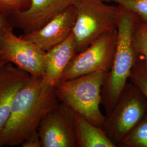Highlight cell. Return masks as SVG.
<instances>
[{
	"label": "cell",
	"instance_id": "52a82bcc",
	"mask_svg": "<svg viewBox=\"0 0 147 147\" xmlns=\"http://www.w3.org/2000/svg\"><path fill=\"white\" fill-rule=\"evenodd\" d=\"M8 22L0 30V61L10 63L32 76L43 78L46 52L36 44L16 36Z\"/></svg>",
	"mask_w": 147,
	"mask_h": 147
},
{
	"label": "cell",
	"instance_id": "44dd1931",
	"mask_svg": "<svg viewBox=\"0 0 147 147\" xmlns=\"http://www.w3.org/2000/svg\"><path fill=\"white\" fill-rule=\"evenodd\" d=\"M5 64V62H3L0 61V68H1L3 65H4Z\"/></svg>",
	"mask_w": 147,
	"mask_h": 147
},
{
	"label": "cell",
	"instance_id": "30bf717a",
	"mask_svg": "<svg viewBox=\"0 0 147 147\" xmlns=\"http://www.w3.org/2000/svg\"><path fill=\"white\" fill-rule=\"evenodd\" d=\"M76 9L71 6L55 16L40 28L20 37L36 44L44 51L65 40L72 33L76 19Z\"/></svg>",
	"mask_w": 147,
	"mask_h": 147
},
{
	"label": "cell",
	"instance_id": "7a4b0ae2",
	"mask_svg": "<svg viewBox=\"0 0 147 147\" xmlns=\"http://www.w3.org/2000/svg\"><path fill=\"white\" fill-rule=\"evenodd\" d=\"M119 8L113 61L101 89V104L104 107L106 116L113 110L127 84L136 57L133 44L136 16L130 11Z\"/></svg>",
	"mask_w": 147,
	"mask_h": 147
},
{
	"label": "cell",
	"instance_id": "277c9868",
	"mask_svg": "<svg viewBox=\"0 0 147 147\" xmlns=\"http://www.w3.org/2000/svg\"><path fill=\"white\" fill-rule=\"evenodd\" d=\"M76 19L72 33L76 53H80L101 35L117 29L119 7L104 0H77Z\"/></svg>",
	"mask_w": 147,
	"mask_h": 147
},
{
	"label": "cell",
	"instance_id": "7c38bea8",
	"mask_svg": "<svg viewBox=\"0 0 147 147\" xmlns=\"http://www.w3.org/2000/svg\"><path fill=\"white\" fill-rule=\"evenodd\" d=\"M76 53V43L71 33L65 40L46 51L45 74L42 78L56 87Z\"/></svg>",
	"mask_w": 147,
	"mask_h": 147
},
{
	"label": "cell",
	"instance_id": "9c48e42d",
	"mask_svg": "<svg viewBox=\"0 0 147 147\" xmlns=\"http://www.w3.org/2000/svg\"><path fill=\"white\" fill-rule=\"evenodd\" d=\"M77 0H31L28 8L10 16L13 27L30 33L44 26L50 20L71 6Z\"/></svg>",
	"mask_w": 147,
	"mask_h": 147
},
{
	"label": "cell",
	"instance_id": "ba28073f",
	"mask_svg": "<svg viewBox=\"0 0 147 147\" xmlns=\"http://www.w3.org/2000/svg\"><path fill=\"white\" fill-rule=\"evenodd\" d=\"M38 132L41 147H77L74 112L62 101L42 119Z\"/></svg>",
	"mask_w": 147,
	"mask_h": 147
},
{
	"label": "cell",
	"instance_id": "e0dca14e",
	"mask_svg": "<svg viewBox=\"0 0 147 147\" xmlns=\"http://www.w3.org/2000/svg\"><path fill=\"white\" fill-rule=\"evenodd\" d=\"M115 3L147 23V0H104Z\"/></svg>",
	"mask_w": 147,
	"mask_h": 147
},
{
	"label": "cell",
	"instance_id": "9a60e30c",
	"mask_svg": "<svg viewBox=\"0 0 147 147\" xmlns=\"http://www.w3.org/2000/svg\"><path fill=\"white\" fill-rule=\"evenodd\" d=\"M129 80L147 100V63L141 56L136 55Z\"/></svg>",
	"mask_w": 147,
	"mask_h": 147
},
{
	"label": "cell",
	"instance_id": "4fadbf2b",
	"mask_svg": "<svg viewBox=\"0 0 147 147\" xmlns=\"http://www.w3.org/2000/svg\"><path fill=\"white\" fill-rule=\"evenodd\" d=\"M74 122L77 147H117L102 128L75 112Z\"/></svg>",
	"mask_w": 147,
	"mask_h": 147
},
{
	"label": "cell",
	"instance_id": "5bb4252c",
	"mask_svg": "<svg viewBox=\"0 0 147 147\" xmlns=\"http://www.w3.org/2000/svg\"><path fill=\"white\" fill-rule=\"evenodd\" d=\"M118 145L121 147H147V113Z\"/></svg>",
	"mask_w": 147,
	"mask_h": 147
},
{
	"label": "cell",
	"instance_id": "8992f818",
	"mask_svg": "<svg viewBox=\"0 0 147 147\" xmlns=\"http://www.w3.org/2000/svg\"><path fill=\"white\" fill-rule=\"evenodd\" d=\"M117 38L116 29L101 35L83 51L76 53L65 69L61 81L96 71L108 73L113 61Z\"/></svg>",
	"mask_w": 147,
	"mask_h": 147
},
{
	"label": "cell",
	"instance_id": "8fae6325",
	"mask_svg": "<svg viewBox=\"0 0 147 147\" xmlns=\"http://www.w3.org/2000/svg\"><path fill=\"white\" fill-rule=\"evenodd\" d=\"M31 76L11 63H5L0 68V132L9 117L16 95Z\"/></svg>",
	"mask_w": 147,
	"mask_h": 147
},
{
	"label": "cell",
	"instance_id": "3957f363",
	"mask_svg": "<svg viewBox=\"0 0 147 147\" xmlns=\"http://www.w3.org/2000/svg\"><path fill=\"white\" fill-rule=\"evenodd\" d=\"M107 74L100 71L60 81L56 87L58 99L75 113L102 128L106 116L100 110L101 89Z\"/></svg>",
	"mask_w": 147,
	"mask_h": 147
},
{
	"label": "cell",
	"instance_id": "ac0fdd59",
	"mask_svg": "<svg viewBox=\"0 0 147 147\" xmlns=\"http://www.w3.org/2000/svg\"><path fill=\"white\" fill-rule=\"evenodd\" d=\"M31 0H0V13L7 17L28 8Z\"/></svg>",
	"mask_w": 147,
	"mask_h": 147
},
{
	"label": "cell",
	"instance_id": "7402d4cb",
	"mask_svg": "<svg viewBox=\"0 0 147 147\" xmlns=\"http://www.w3.org/2000/svg\"><path fill=\"white\" fill-rule=\"evenodd\" d=\"M146 24H147V23H146Z\"/></svg>",
	"mask_w": 147,
	"mask_h": 147
},
{
	"label": "cell",
	"instance_id": "2e32d148",
	"mask_svg": "<svg viewBox=\"0 0 147 147\" xmlns=\"http://www.w3.org/2000/svg\"><path fill=\"white\" fill-rule=\"evenodd\" d=\"M136 54L141 56L147 63V24L136 22L133 36Z\"/></svg>",
	"mask_w": 147,
	"mask_h": 147
},
{
	"label": "cell",
	"instance_id": "5b68a950",
	"mask_svg": "<svg viewBox=\"0 0 147 147\" xmlns=\"http://www.w3.org/2000/svg\"><path fill=\"white\" fill-rule=\"evenodd\" d=\"M147 113V99L130 82L126 84L113 110L106 116L102 128L119 144Z\"/></svg>",
	"mask_w": 147,
	"mask_h": 147
},
{
	"label": "cell",
	"instance_id": "6da1fadb",
	"mask_svg": "<svg viewBox=\"0 0 147 147\" xmlns=\"http://www.w3.org/2000/svg\"><path fill=\"white\" fill-rule=\"evenodd\" d=\"M59 102L55 87L31 75L16 95L9 117L0 132V147L21 145L38 132L42 119Z\"/></svg>",
	"mask_w": 147,
	"mask_h": 147
},
{
	"label": "cell",
	"instance_id": "d6986e66",
	"mask_svg": "<svg viewBox=\"0 0 147 147\" xmlns=\"http://www.w3.org/2000/svg\"><path fill=\"white\" fill-rule=\"evenodd\" d=\"M22 147H41V142L40 138L37 132L30 137L21 144Z\"/></svg>",
	"mask_w": 147,
	"mask_h": 147
},
{
	"label": "cell",
	"instance_id": "ffe728a7",
	"mask_svg": "<svg viewBox=\"0 0 147 147\" xmlns=\"http://www.w3.org/2000/svg\"><path fill=\"white\" fill-rule=\"evenodd\" d=\"M8 22L9 21L7 20V18L0 13V30L2 27L5 26Z\"/></svg>",
	"mask_w": 147,
	"mask_h": 147
}]
</instances>
